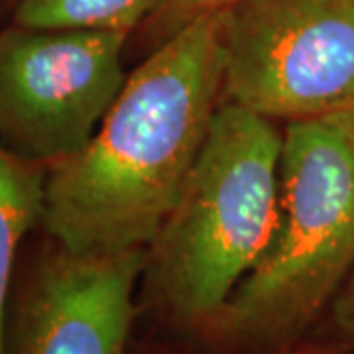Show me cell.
Returning a JSON list of instances; mask_svg holds the SVG:
<instances>
[{
	"mask_svg": "<svg viewBox=\"0 0 354 354\" xmlns=\"http://www.w3.org/2000/svg\"><path fill=\"white\" fill-rule=\"evenodd\" d=\"M223 75V10L171 32L87 144L48 167L41 225L51 241L75 252L148 248L201 152Z\"/></svg>",
	"mask_w": 354,
	"mask_h": 354,
	"instance_id": "1",
	"label": "cell"
},
{
	"mask_svg": "<svg viewBox=\"0 0 354 354\" xmlns=\"http://www.w3.org/2000/svg\"><path fill=\"white\" fill-rule=\"evenodd\" d=\"M353 268V111L290 122L274 236L205 330L246 353L293 348Z\"/></svg>",
	"mask_w": 354,
	"mask_h": 354,
	"instance_id": "2",
	"label": "cell"
},
{
	"mask_svg": "<svg viewBox=\"0 0 354 354\" xmlns=\"http://www.w3.org/2000/svg\"><path fill=\"white\" fill-rule=\"evenodd\" d=\"M283 136L227 102L146 252L148 288L177 325L203 329L262 260L278 225Z\"/></svg>",
	"mask_w": 354,
	"mask_h": 354,
	"instance_id": "3",
	"label": "cell"
},
{
	"mask_svg": "<svg viewBox=\"0 0 354 354\" xmlns=\"http://www.w3.org/2000/svg\"><path fill=\"white\" fill-rule=\"evenodd\" d=\"M223 46L232 104L291 122L354 109V0H236Z\"/></svg>",
	"mask_w": 354,
	"mask_h": 354,
	"instance_id": "4",
	"label": "cell"
},
{
	"mask_svg": "<svg viewBox=\"0 0 354 354\" xmlns=\"http://www.w3.org/2000/svg\"><path fill=\"white\" fill-rule=\"evenodd\" d=\"M124 32H0V146L48 165L79 152L124 87Z\"/></svg>",
	"mask_w": 354,
	"mask_h": 354,
	"instance_id": "5",
	"label": "cell"
},
{
	"mask_svg": "<svg viewBox=\"0 0 354 354\" xmlns=\"http://www.w3.org/2000/svg\"><path fill=\"white\" fill-rule=\"evenodd\" d=\"M144 268V248L75 252L53 242L8 317L6 354H128Z\"/></svg>",
	"mask_w": 354,
	"mask_h": 354,
	"instance_id": "6",
	"label": "cell"
},
{
	"mask_svg": "<svg viewBox=\"0 0 354 354\" xmlns=\"http://www.w3.org/2000/svg\"><path fill=\"white\" fill-rule=\"evenodd\" d=\"M46 169L0 146V354H6L14 266L26 234L44 216Z\"/></svg>",
	"mask_w": 354,
	"mask_h": 354,
	"instance_id": "7",
	"label": "cell"
},
{
	"mask_svg": "<svg viewBox=\"0 0 354 354\" xmlns=\"http://www.w3.org/2000/svg\"><path fill=\"white\" fill-rule=\"evenodd\" d=\"M162 0H18L14 20L34 30H104L128 34Z\"/></svg>",
	"mask_w": 354,
	"mask_h": 354,
	"instance_id": "8",
	"label": "cell"
},
{
	"mask_svg": "<svg viewBox=\"0 0 354 354\" xmlns=\"http://www.w3.org/2000/svg\"><path fill=\"white\" fill-rule=\"evenodd\" d=\"M236 0H162L153 12V20L167 32H176L195 16L223 10Z\"/></svg>",
	"mask_w": 354,
	"mask_h": 354,
	"instance_id": "9",
	"label": "cell"
},
{
	"mask_svg": "<svg viewBox=\"0 0 354 354\" xmlns=\"http://www.w3.org/2000/svg\"><path fill=\"white\" fill-rule=\"evenodd\" d=\"M330 317L342 337L354 344V268L330 301Z\"/></svg>",
	"mask_w": 354,
	"mask_h": 354,
	"instance_id": "10",
	"label": "cell"
},
{
	"mask_svg": "<svg viewBox=\"0 0 354 354\" xmlns=\"http://www.w3.org/2000/svg\"><path fill=\"white\" fill-rule=\"evenodd\" d=\"M274 354H339L335 353L333 348H321V346H307V348H288V351H281V353Z\"/></svg>",
	"mask_w": 354,
	"mask_h": 354,
	"instance_id": "11",
	"label": "cell"
},
{
	"mask_svg": "<svg viewBox=\"0 0 354 354\" xmlns=\"http://www.w3.org/2000/svg\"><path fill=\"white\" fill-rule=\"evenodd\" d=\"M353 116H354V109H353Z\"/></svg>",
	"mask_w": 354,
	"mask_h": 354,
	"instance_id": "12",
	"label": "cell"
}]
</instances>
